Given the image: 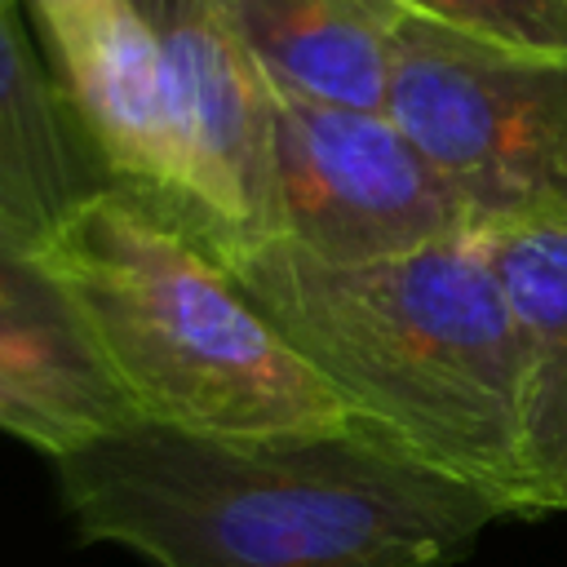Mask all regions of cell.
Returning <instances> with one entry per match:
<instances>
[{
  "mask_svg": "<svg viewBox=\"0 0 567 567\" xmlns=\"http://www.w3.org/2000/svg\"><path fill=\"white\" fill-rule=\"evenodd\" d=\"M474 235L470 213L385 111L275 93L270 239L328 266H372Z\"/></svg>",
  "mask_w": 567,
  "mask_h": 567,
  "instance_id": "obj_5",
  "label": "cell"
},
{
  "mask_svg": "<svg viewBox=\"0 0 567 567\" xmlns=\"http://www.w3.org/2000/svg\"><path fill=\"white\" fill-rule=\"evenodd\" d=\"M235 27L275 93L385 111L394 80V0H230Z\"/></svg>",
  "mask_w": 567,
  "mask_h": 567,
  "instance_id": "obj_11",
  "label": "cell"
},
{
  "mask_svg": "<svg viewBox=\"0 0 567 567\" xmlns=\"http://www.w3.org/2000/svg\"><path fill=\"white\" fill-rule=\"evenodd\" d=\"M221 266L359 430L505 518H540L523 461L518 332L478 235L372 266L261 239Z\"/></svg>",
  "mask_w": 567,
  "mask_h": 567,
  "instance_id": "obj_2",
  "label": "cell"
},
{
  "mask_svg": "<svg viewBox=\"0 0 567 567\" xmlns=\"http://www.w3.org/2000/svg\"><path fill=\"white\" fill-rule=\"evenodd\" d=\"M111 190L186 235V177L168 111L159 40L137 0H22Z\"/></svg>",
  "mask_w": 567,
  "mask_h": 567,
  "instance_id": "obj_7",
  "label": "cell"
},
{
  "mask_svg": "<svg viewBox=\"0 0 567 567\" xmlns=\"http://www.w3.org/2000/svg\"><path fill=\"white\" fill-rule=\"evenodd\" d=\"M164 58L186 177V235L217 261L270 239L275 89L230 0H137Z\"/></svg>",
  "mask_w": 567,
  "mask_h": 567,
  "instance_id": "obj_6",
  "label": "cell"
},
{
  "mask_svg": "<svg viewBox=\"0 0 567 567\" xmlns=\"http://www.w3.org/2000/svg\"><path fill=\"white\" fill-rule=\"evenodd\" d=\"M0 390L35 421L44 456L133 425L62 284L9 226H0Z\"/></svg>",
  "mask_w": 567,
  "mask_h": 567,
  "instance_id": "obj_8",
  "label": "cell"
},
{
  "mask_svg": "<svg viewBox=\"0 0 567 567\" xmlns=\"http://www.w3.org/2000/svg\"><path fill=\"white\" fill-rule=\"evenodd\" d=\"M403 13L447 27L456 35L567 58V0H394Z\"/></svg>",
  "mask_w": 567,
  "mask_h": 567,
  "instance_id": "obj_12",
  "label": "cell"
},
{
  "mask_svg": "<svg viewBox=\"0 0 567 567\" xmlns=\"http://www.w3.org/2000/svg\"><path fill=\"white\" fill-rule=\"evenodd\" d=\"M0 430H4V434H13L18 443H27V447L44 452V439H40L35 421H31V416H27V412H22V408H18V403H13L4 390H0Z\"/></svg>",
  "mask_w": 567,
  "mask_h": 567,
  "instance_id": "obj_13",
  "label": "cell"
},
{
  "mask_svg": "<svg viewBox=\"0 0 567 567\" xmlns=\"http://www.w3.org/2000/svg\"><path fill=\"white\" fill-rule=\"evenodd\" d=\"M106 186L27 31L22 0H0V226L40 244Z\"/></svg>",
  "mask_w": 567,
  "mask_h": 567,
  "instance_id": "obj_10",
  "label": "cell"
},
{
  "mask_svg": "<svg viewBox=\"0 0 567 567\" xmlns=\"http://www.w3.org/2000/svg\"><path fill=\"white\" fill-rule=\"evenodd\" d=\"M385 115L452 186L474 230L567 221V58L399 13Z\"/></svg>",
  "mask_w": 567,
  "mask_h": 567,
  "instance_id": "obj_4",
  "label": "cell"
},
{
  "mask_svg": "<svg viewBox=\"0 0 567 567\" xmlns=\"http://www.w3.org/2000/svg\"><path fill=\"white\" fill-rule=\"evenodd\" d=\"M518 332L523 461L536 514H567V221L474 230Z\"/></svg>",
  "mask_w": 567,
  "mask_h": 567,
  "instance_id": "obj_9",
  "label": "cell"
},
{
  "mask_svg": "<svg viewBox=\"0 0 567 567\" xmlns=\"http://www.w3.org/2000/svg\"><path fill=\"white\" fill-rule=\"evenodd\" d=\"M35 252L75 306L133 421L208 439L354 425L235 275L146 204L106 186Z\"/></svg>",
  "mask_w": 567,
  "mask_h": 567,
  "instance_id": "obj_3",
  "label": "cell"
},
{
  "mask_svg": "<svg viewBox=\"0 0 567 567\" xmlns=\"http://www.w3.org/2000/svg\"><path fill=\"white\" fill-rule=\"evenodd\" d=\"M49 465L89 540L155 567H443L505 518L359 425L208 439L133 421Z\"/></svg>",
  "mask_w": 567,
  "mask_h": 567,
  "instance_id": "obj_1",
  "label": "cell"
}]
</instances>
